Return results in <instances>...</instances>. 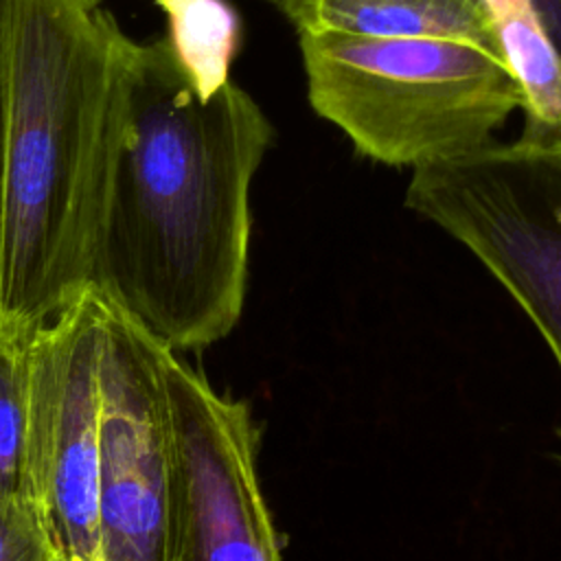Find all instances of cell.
Masks as SVG:
<instances>
[{
  "label": "cell",
  "mask_w": 561,
  "mask_h": 561,
  "mask_svg": "<svg viewBox=\"0 0 561 561\" xmlns=\"http://www.w3.org/2000/svg\"><path fill=\"white\" fill-rule=\"evenodd\" d=\"M274 125L232 79L202 96L167 35L140 42L96 287L175 353L241 318L250 188Z\"/></svg>",
  "instance_id": "6da1fadb"
},
{
  "label": "cell",
  "mask_w": 561,
  "mask_h": 561,
  "mask_svg": "<svg viewBox=\"0 0 561 561\" xmlns=\"http://www.w3.org/2000/svg\"><path fill=\"white\" fill-rule=\"evenodd\" d=\"M138 46L105 0H7L0 316L96 285Z\"/></svg>",
  "instance_id": "7a4b0ae2"
},
{
  "label": "cell",
  "mask_w": 561,
  "mask_h": 561,
  "mask_svg": "<svg viewBox=\"0 0 561 561\" xmlns=\"http://www.w3.org/2000/svg\"><path fill=\"white\" fill-rule=\"evenodd\" d=\"M307 99L355 151L421 167L473 151L522 107L500 50L462 37L298 33Z\"/></svg>",
  "instance_id": "3957f363"
},
{
  "label": "cell",
  "mask_w": 561,
  "mask_h": 561,
  "mask_svg": "<svg viewBox=\"0 0 561 561\" xmlns=\"http://www.w3.org/2000/svg\"><path fill=\"white\" fill-rule=\"evenodd\" d=\"M405 206L460 241L504 285L561 368L559 149L491 140L421 164Z\"/></svg>",
  "instance_id": "277c9868"
},
{
  "label": "cell",
  "mask_w": 561,
  "mask_h": 561,
  "mask_svg": "<svg viewBox=\"0 0 561 561\" xmlns=\"http://www.w3.org/2000/svg\"><path fill=\"white\" fill-rule=\"evenodd\" d=\"M162 381L171 447L164 561H280L250 405L219 394L167 346Z\"/></svg>",
  "instance_id": "5b68a950"
},
{
  "label": "cell",
  "mask_w": 561,
  "mask_h": 561,
  "mask_svg": "<svg viewBox=\"0 0 561 561\" xmlns=\"http://www.w3.org/2000/svg\"><path fill=\"white\" fill-rule=\"evenodd\" d=\"M105 294L90 285L37 327L28 362V484L61 561L101 557L99 443Z\"/></svg>",
  "instance_id": "8992f818"
},
{
  "label": "cell",
  "mask_w": 561,
  "mask_h": 561,
  "mask_svg": "<svg viewBox=\"0 0 561 561\" xmlns=\"http://www.w3.org/2000/svg\"><path fill=\"white\" fill-rule=\"evenodd\" d=\"M101 359L99 530L103 561H164L169 416L164 344L105 296Z\"/></svg>",
  "instance_id": "52a82bcc"
},
{
  "label": "cell",
  "mask_w": 561,
  "mask_h": 561,
  "mask_svg": "<svg viewBox=\"0 0 561 561\" xmlns=\"http://www.w3.org/2000/svg\"><path fill=\"white\" fill-rule=\"evenodd\" d=\"M296 33L462 37L500 50L489 9L478 0H278Z\"/></svg>",
  "instance_id": "ba28073f"
},
{
  "label": "cell",
  "mask_w": 561,
  "mask_h": 561,
  "mask_svg": "<svg viewBox=\"0 0 561 561\" xmlns=\"http://www.w3.org/2000/svg\"><path fill=\"white\" fill-rule=\"evenodd\" d=\"M486 9L500 53L522 94L519 140L543 149L561 147V55L528 0H486Z\"/></svg>",
  "instance_id": "9c48e42d"
},
{
  "label": "cell",
  "mask_w": 561,
  "mask_h": 561,
  "mask_svg": "<svg viewBox=\"0 0 561 561\" xmlns=\"http://www.w3.org/2000/svg\"><path fill=\"white\" fill-rule=\"evenodd\" d=\"M167 15V39L184 75L202 96H210L230 81L241 44L239 13L226 0H188Z\"/></svg>",
  "instance_id": "30bf717a"
},
{
  "label": "cell",
  "mask_w": 561,
  "mask_h": 561,
  "mask_svg": "<svg viewBox=\"0 0 561 561\" xmlns=\"http://www.w3.org/2000/svg\"><path fill=\"white\" fill-rule=\"evenodd\" d=\"M39 324L0 316V493L31 495L28 362ZM33 497V495H31Z\"/></svg>",
  "instance_id": "8fae6325"
},
{
  "label": "cell",
  "mask_w": 561,
  "mask_h": 561,
  "mask_svg": "<svg viewBox=\"0 0 561 561\" xmlns=\"http://www.w3.org/2000/svg\"><path fill=\"white\" fill-rule=\"evenodd\" d=\"M0 561H61L39 504L0 493Z\"/></svg>",
  "instance_id": "7c38bea8"
},
{
  "label": "cell",
  "mask_w": 561,
  "mask_h": 561,
  "mask_svg": "<svg viewBox=\"0 0 561 561\" xmlns=\"http://www.w3.org/2000/svg\"><path fill=\"white\" fill-rule=\"evenodd\" d=\"M4 134H7V0H0V208L4 180Z\"/></svg>",
  "instance_id": "4fadbf2b"
},
{
  "label": "cell",
  "mask_w": 561,
  "mask_h": 561,
  "mask_svg": "<svg viewBox=\"0 0 561 561\" xmlns=\"http://www.w3.org/2000/svg\"><path fill=\"white\" fill-rule=\"evenodd\" d=\"M548 39L561 55V0H528Z\"/></svg>",
  "instance_id": "5bb4252c"
},
{
  "label": "cell",
  "mask_w": 561,
  "mask_h": 561,
  "mask_svg": "<svg viewBox=\"0 0 561 561\" xmlns=\"http://www.w3.org/2000/svg\"><path fill=\"white\" fill-rule=\"evenodd\" d=\"M162 9H164V13H171L173 9H178L180 4H184V2H188V0H156Z\"/></svg>",
  "instance_id": "9a60e30c"
},
{
  "label": "cell",
  "mask_w": 561,
  "mask_h": 561,
  "mask_svg": "<svg viewBox=\"0 0 561 561\" xmlns=\"http://www.w3.org/2000/svg\"><path fill=\"white\" fill-rule=\"evenodd\" d=\"M263 2H267V4H272V7H274V9H276V7H278V0H263Z\"/></svg>",
  "instance_id": "2e32d148"
},
{
  "label": "cell",
  "mask_w": 561,
  "mask_h": 561,
  "mask_svg": "<svg viewBox=\"0 0 561 561\" xmlns=\"http://www.w3.org/2000/svg\"><path fill=\"white\" fill-rule=\"evenodd\" d=\"M72 561H85V559H72ZM90 561H103L101 557H96V559H90Z\"/></svg>",
  "instance_id": "e0dca14e"
},
{
  "label": "cell",
  "mask_w": 561,
  "mask_h": 561,
  "mask_svg": "<svg viewBox=\"0 0 561 561\" xmlns=\"http://www.w3.org/2000/svg\"><path fill=\"white\" fill-rule=\"evenodd\" d=\"M478 2H482V4H484V7H486V0H478Z\"/></svg>",
  "instance_id": "ac0fdd59"
},
{
  "label": "cell",
  "mask_w": 561,
  "mask_h": 561,
  "mask_svg": "<svg viewBox=\"0 0 561 561\" xmlns=\"http://www.w3.org/2000/svg\"><path fill=\"white\" fill-rule=\"evenodd\" d=\"M557 149H559V153H561V147H557Z\"/></svg>",
  "instance_id": "d6986e66"
}]
</instances>
